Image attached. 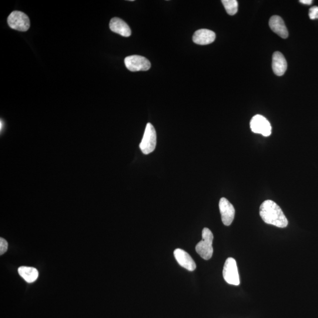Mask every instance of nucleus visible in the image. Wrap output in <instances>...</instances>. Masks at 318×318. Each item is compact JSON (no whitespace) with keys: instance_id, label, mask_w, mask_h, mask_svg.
I'll use <instances>...</instances> for the list:
<instances>
[{"instance_id":"f257e3e1","label":"nucleus","mask_w":318,"mask_h":318,"mask_svg":"<svg viewBox=\"0 0 318 318\" xmlns=\"http://www.w3.org/2000/svg\"><path fill=\"white\" fill-rule=\"evenodd\" d=\"M260 215L267 224L280 228H284L288 225L285 215L280 207L271 200L264 201L260 206Z\"/></svg>"},{"instance_id":"f03ea898","label":"nucleus","mask_w":318,"mask_h":318,"mask_svg":"<svg viewBox=\"0 0 318 318\" xmlns=\"http://www.w3.org/2000/svg\"><path fill=\"white\" fill-rule=\"evenodd\" d=\"M213 235L211 230L204 228L202 230V240L196 246V251L203 259L209 260L212 257Z\"/></svg>"},{"instance_id":"7ed1b4c3","label":"nucleus","mask_w":318,"mask_h":318,"mask_svg":"<svg viewBox=\"0 0 318 318\" xmlns=\"http://www.w3.org/2000/svg\"><path fill=\"white\" fill-rule=\"evenodd\" d=\"M157 142L156 132L151 123L147 124L145 133L139 147L145 155H148L155 150Z\"/></svg>"},{"instance_id":"20e7f679","label":"nucleus","mask_w":318,"mask_h":318,"mask_svg":"<svg viewBox=\"0 0 318 318\" xmlns=\"http://www.w3.org/2000/svg\"><path fill=\"white\" fill-rule=\"evenodd\" d=\"M223 278L227 283L238 286L240 284L239 274L236 262L232 257H229L224 264Z\"/></svg>"},{"instance_id":"39448f33","label":"nucleus","mask_w":318,"mask_h":318,"mask_svg":"<svg viewBox=\"0 0 318 318\" xmlns=\"http://www.w3.org/2000/svg\"><path fill=\"white\" fill-rule=\"evenodd\" d=\"M8 22L10 28L19 32L28 31L30 26L29 17L19 11L13 12L9 16Z\"/></svg>"},{"instance_id":"423d86ee","label":"nucleus","mask_w":318,"mask_h":318,"mask_svg":"<svg viewBox=\"0 0 318 318\" xmlns=\"http://www.w3.org/2000/svg\"><path fill=\"white\" fill-rule=\"evenodd\" d=\"M125 66L131 72L147 71L151 67V64L145 57L133 55L125 59Z\"/></svg>"},{"instance_id":"0eeeda50","label":"nucleus","mask_w":318,"mask_h":318,"mask_svg":"<svg viewBox=\"0 0 318 318\" xmlns=\"http://www.w3.org/2000/svg\"><path fill=\"white\" fill-rule=\"evenodd\" d=\"M250 126L253 133L261 134L264 137H268L272 133V126L268 120L262 115L253 116L251 119Z\"/></svg>"},{"instance_id":"6e6552de","label":"nucleus","mask_w":318,"mask_h":318,"mask_svg":"<svg viewBox=\"0 0 318 318\" xmlns=\"http://www.w3.org/2000/svg\"><path fill=\"white\" fill-rule=\"evenodd\" d=\"M219 209L223 223L225 226H230L235 215V210L232 204L225 197H222L219 201Z\"/></svg>"},{"instance_id":"1a4fd4ad","label":"nucleus","mask_w":318,"mask_h":318,"mask_svg":"<svg viewBox=\"0 0 318 318\" xmlns=\"http://www.w3.org/2000/svg\"><path fill=\"white\" fill-rule=\"evenodd\" d=\"M174 256H175L177 262L184 268L189 271H193L196 269V264L195 261L185 250L176 249L174 251Z\"/></svg>"},{"instance_id":"9d476101","label":"nucleus","mask_w":318,"mask_h":318,"mask_svg":"<svg viewBox=\"0 0 318 318\" xmlns=\"http://www.w3.org/2000/svg\"><path fill=\"white\" fill-rule=\"evenodd\" d=\"M216 39L215 33L211 30L200 29L194 33L193 41L197 45H207L211 44Z\"/></svg>"},{"instance_id":"9b49d317","label":"nucleus","mask_w":318,"mask_h":318,"mask_svg":"<svg viewBox=\"0 0 318 318\" xmlns=\"http://www.w3.org/2000/svg\"><path fill=\"white\" fill-rule=\"evenodd\" d=\"M109 27L111 31L120 36L126 38L131 36L132 32L129 26L122 19L118 18H113L110 20Z\"/></svg>"},{"instance_id":"f8f14e48","label":"nucleus","mask_w":318,"mask_h":318,"mask_svg":"<svg viewBox=\"0 0 318 318\" xmlns=\"http://www.w3.org/2000/svg\"><path fill=\"white\" fill-rule=\"evenodd\" d=\"M270 28L280 38L286 39L288 37V31L283 20L278 16H273L269 20Z\"/></svg>"},{"instance_id":"ddd939ff","label":"nucleus","mask_w":318,"mask_h":318,"mask_svg":"<svg viewBox=\"0 0 318 318\" xmlns=\"http://www.w3.org/2000/svg\"><path fill=\"white\" fill-rule=\"evenodd\" d=\"M287 62L282 53L276 52L272 56V69L276 75L283 76L287 70Z\"/></svg>"},{"instance_id":"4468645a","label":"nucleus","mask_w":318,"mask_h":318,"mask_svg":"<svg viewBox=\"0 0 318 318\" xmlns=\"http://www.w3.org/2000/svg\"><path fill=\"white\" fill-rule=\"evenodd\" d=\"M18 272L20 275L28 283L35 282L39 276L38 270L33 267H20L18 269Z\"/></svg>"},{"instance_id":"2eb2a0df","label":"nucleus","mask_w":318,"mask_h":318,"mask_svg":"<svg viewBox=\"0 0 318 318\" xmlns=\"http://www.w3.org/2000/svg\"><path fill=\"white\" fill-rule=\"evenodd\" d=\"M222 3L227 14L230 16L236 14L238 10V3L236 0H222Z\"/></svg>"},{"instance_id":"dca6fc26","label":"nucleus","mask_w":318,"mask_h":318,"mask_svg":"<svg viewBox=\"0 0 318 318\" xmlns=\"http://www.w3.org/2000/svg\"><path fill=\"white\" fill-rule=\"evenodd\" d=\"M8 249V243L3 237L0 238V254H4Z\"/></svg>"},{"instance_id":"f3484780","label":"nucleus","mask_w":318,"mask_h":318,"mask_svg":"<svg viewBox=\"0 0 318 318\" xmlns=\"http://www.w3.org/2000/svg\"><path fill=\"white\" fill-rule=\"evenodd\" d=\"M309 16L311 20L318 19V7L314 6L309 9Z\"/></svg>"},{"instance_id":"a211bd4d","label":"nucleus","mask_w":318,"mask_h":318,"mask_svg":"<svg viewBox=\"0 0 318 318\" xmlns=\"http://www.w3.org/2000/svg\"><path fill=\"white\" fill-rule=\"evenodd\" d=\"M299 2L303 5H312L313 2L312 0H300Z\"/></svg>"}]
</instances>
